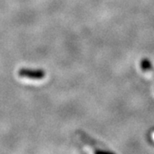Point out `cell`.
Instances as JSON below:
<instances>
[{"label":"cell","mask_w":154,"mask_h":154,"mask_svg":"<svg viewBox=\"0 0 154 154\" xmlns=\"http://www.w3.org/2000/svg\"><path fill=\"white\" fill-rule=\"evenodd\" d=\"M140 68L144 74H146L147 75H151L154 74V68L152 67V63L148 59H143L141 61Z\"/></svg>","instance_id":"cell-2"},{"label":"cell","mask_w":154,"mask_h":154,"mask_svg":"<svg viewBox=\"0 0 154 154\" xmlns=\"http://www.w3.org/2000/svg\"><path fill=\"white\" fill-rule=\"evenodd\" d=\"M151 135H152V140H153V141H154V130L152 131V134H151Z\"/></svg>","instance_id":"cell-3"},{"label":"cell","mask_w":154,"mask_h":154,"mask_svg":"<svg viewBox=\"0 0 154 154\" xmlns=\"http://www.w3.org/2000/svg\"><path fill=\"white\" fill-rule=\"evenodd\" d=\"M19 75L25 78H31L34 80H40L45 75L43 70H33V69H22L19 71Z\"/></svg>","instance_id":"cell-1"}]
</instances>
